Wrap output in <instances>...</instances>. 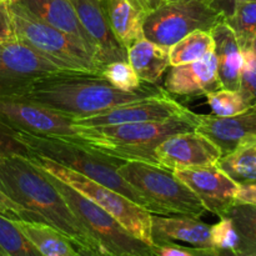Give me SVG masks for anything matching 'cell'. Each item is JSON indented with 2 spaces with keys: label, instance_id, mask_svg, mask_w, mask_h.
Here are the masks:
<instances>
[{
  "label": "cell",
  "instance_id": "1",
  "mask_svg": "<svg viewBox=\"0 0 256 256\" xmlns=\"http://www.w3.org/2000/svg\"><path fill=\"white\" fill-rule=\"evenodd\" d=\"M0 192L26 214V222L54 228L74 245L102 248L72 212L66 200L29 156L0 158Z\"/></svg>",
  "mask_w": 256,
  "mask_h": 256
},
{
  "label": "cell",
  "instance_id": "2",
  "mask_svg": "<svg viewBox=\"0 0 256 256\" xmlns=\"http://www.w3.org/2000/svg\"><path fill=\"white\" fill-rule=\"evenodd\" d=\"M164 92L162 88L148 82L135 92H124L100 75L68 72L45 78L8 95L25 98L76 120Z\"/></svg>",
  "mask_w": 256,
  "mask_h": 256
},
{
  "label": "cell",
  "instance_id": "3",
  "mask_svg": "<svg viewBox=\"0 0 256 256\" xmlns=\"http://www.w3.org/2000/svg\"><path fill=\"white\" fill-rule=\"evenodd\" d=\"M198 125L199 114L188 110L165 120L100 128L79 126V140L95 152L122 162L156 164L154 152L160 142L172 135L195 130Z\"/></svg>",
  "mask_w": 256,
  "mask_h": 256
},
{
  "label": "cell",
  "instance_id": "4",
  "mask_svg": "<svg viewBox=\"0 0 256 256\" xmlns=\"http://www.w3.org/2000/svg\"><path fill=\"white\" fill-rule=\"evenodd\" d=\"M15 134L19 142L26 146L32 156L45 158L62 166L69 168L110 189H114L140 206L145 208L142 195L118 172V168L125 162L122 160L95 152L92 148L75 140L24 132H15Z\"/></svg>",
  "mask_w": 256,
  "mask_h": 256
},
{
  "label": "cell",
  "instance_id": "5",
  "mask_svg": "<svg viewBox=\"0 0 256 256\" xmlns=\"http://www.w3.org/2000/svg\"><path fill=\"white\" fill-rule=\"evenodd\" d=\"M118 172L142 195L145 209L152 214L200 219L206 212L199 198L174 172L160 165L125 162L118 168Z\"/></svg>",
  "mask_w": 256,
  "mask_h": 256
},
{
  "label": "cell",
  "instance_id": "6",
  "mask_svg": "<svg viewBox=\"0 0 256 256\" xmlns=\"http://www.w3.org/2000/svg\"><path fill=\"white\" fill-rule=\"evenodd\" d=\"M29 159L40 169L69 185L75 192H80L82 196L109 212L132 236L142 240L149 246L154 245L152 236V212H148L145 208L140 206L114 189H110L69 168L62 166L52 160L40 156H29Z\"/></svg>",
  "mask_w": 256,
  "mask_h": 256
},
{
  "label": "cell",
  "instance_id": "7",
  "mask_svg": "<svg viewBox=\"0 0 256 256\" xmlns=\"http://www.w3.org/2000/svg\"><path fill=\"white\" fill-rule=\"evenodd\" d=\"M8 4L16 39L72 72L102 74L100 62L79 40L44 22L19 2H8Z\"/></svg>",
  "mask_w": 256,
  "mask_h": 256
},
{
  "label": "cell",
  "instance_id": "8",
  "mask_svg": "<svg viewBox=\"0 0 256 256\" xmlns=\"http://www.w3.org/2000/svg\"><path fill=\"white\" fill-rule=\"evenodd\" d=\"M224 18L210 0H165L142 20L145 39L165 48L196 30L210 32Z\"/></svg>",
  "mask_w": 256,
  "mask_h": 256
},
{
  "label": "cell",
  "instance_id": "9",
  "mask_svg": "<svg viewBox=\"0 0 256 256\" xmlns=\"http://www.w3.org/2000/svg\"><path fill=\"white\" fill-rule=\"evenodd\" d=\"M44 172L64 196L78 219L105 252L115 256H154L152 246L132 236L109 212L82 196L80 192H75L65 182L46 172Z\"/></svg>",
  "mask_w": 256,
  "mask_h": 256
},
{
  "label": "cell",
  "instance_id": "10",
  "mask_svg": "<svg viewBox=\"0 0 256 256\" xmlns=\"http://www.w3.org/2000/svg\"><path fill=\"white\" fill-rule=\"evenodd\" d=\"M76 72L19 39L0 42V94H14L54 75Z\"/></svg>",
  "mask_w": 256,
  "mask_h": 256
},
{
  "label": "cell",
  "instance_id": "11",
  "mask_svg": "<svg viewBox=\"0 0 256 256\" xmlns=\"http://www.w3.org/2000/svg\"><path fill=\"white\" fill-rule=\"evenodd\" d=\"M0 122L15 132L80 142L72 118L18 95L0 94Z\"/></svg>",
  "mask_w": 256,
  "mask_h": 256
},
{
  "label": "cell",
  "instance_id": "12",
  "mask_svg": "<svg viewBox=\"0 0 256 256\" xmlns=\"http://www.w3.org/2000/svg\"><path fill=\"white\" fill-rule=\"evenodd\" d=\"M188 110V108L170 98L169 92H164L154 96L118 105L92 116L76 119L74 120V124L84 128H100L130 122H154L184 114Z\"/></svg>",
  "mask_w": 256,
  "mask_h": 256
},
{
  "label": "cell",
  "instance_id": "13",
  "mask_svg": "<svg viewBox=\"0 0 256 256\" xmlns=\"http://www.w3.org/2000/svg\"><path fill=\"white\" fill-rule=\"evenodd\" d=\"M154 154L156 164L170 172L212 166L222 156L219 148L196 130L172 135L155 148Z\"/></svg>",
  "mask_w": 256,
  "mask_h": 256
},
{
  "label": "cell",
  "instance_id": "14",
  "mask_svg": "<svg viewBox=\"0 0 256 256\" xmlns=\"http://www.w3.org/2000/svg\"><path fill=\"white\" fill-rule=\"evenodd\" d=\"M172 172L199 198L206 212L224 218L228 210L235 205L240 184L216 165L178 169Z\"/></svg>",
  "mask_w": 256,
  "mask_h": 256
},
{
  "label": "cell",
  "instance_id": "15",
  "mask_svg": "<svg viewBox=\"0 0 256 256\" xmlns=\"http://www.w3.org/2000/svg\"><path fill=\"white\" fill-rule=\"evenodd\" d=\"M80 22L96 49V59L104 68L114 62H128L125 49L112 32L102 0H69Z\"/></svg>",
  "mask_w": 256,
  "mask_h": 256
},
{
  "label": "cell",
  "instance_id": "16",
  "mask_svg": "<svg viewBox=\"0 0 256 256\" xmlns=\"http://www.w3.org/2000/svg\"><path fill=\"white\" fill-rule=\"evenodd\" d=\"M196 132L205 135L220 149L222 156L245 142L256 140V104L234 116L199 114Z\"/></svg>",
  "mask_w": 256,
  "mask_h": 256
},
{
  "label": "cell",
  "instance_id": "17",
  "mask_svg": "<svg viewBox=\"0 0 256 256\" xmlns=\"http://www.w3.org/2000/svg\"><path fill=\"white\" fill-rule=\"evenodd\" d=\"M165 92L169 94L195 96L222 89L218 75V60L214 50L200 60L172 66L165 79Z\"/></svg>",
  "mask_w": 256,
  "mask_h": 256
},
{
  "label": "cell",
  "instance_id": "18",
  "mask_svg": "<svg viewBox=\"0 0 256 256\" xmlns=\"http://www.w3.org/2000/svg\"><path fill=\"white\" fill-rule=\"evenodd\" d=\"M152 236L154 244L182 242L192 248L214 249L212 225L202 222L198 218L152 214Z\"/></svg>",
  "mask_w": 256,
  "mask_h": 256
},
{
  "label": "cell",
  "instance_id": "19",
  "mask_svg": "<svg viewBox=\"0 0 256 256\" xmlns=\"http://www.w3.org/2000/svg\"><path fill=\"white\" fill-rule=\"evenodd\" d=\"M32 15L79 40L96 59V49L69 0H16ZM98 60V59H96ZM102 65V64H100Z\"/></svg>",
  "mask_w": 256,
  "mask_h": 256
},
{
  "label": "cell",
  "instance_id": "20",
  "mask_svg": "<svg viewBox=\"0 0 256 256\" xmlns=\"http://www.w3.org/2000/svg\"><path fill=\"white\" fill-rule=\"evenodd\" d=\"M210 32L214 40V54L218 60V75L222 88L239 90L244 58L234 32L222 19Z\"/></svg>",
  "mask_w": 256,
  "mask_h": 256
},
{
  "label": "cell",
  "instance_id": "21",
  "mask_svg": "<svg viewBox=\"0 0 256 256\" xmlns=\"http://www.w3.org/2000/svg\"><path fill=\"white\" fill-rule=\"evenodd\" d=\"M128 62L142 82L156 85L170 66L169 49L142 38L128 49Z\"/></svg>",
  "mask_w": 256,
  "mask_h": 256
},
{
  "label": "cell",
  "instance_id": "22",
  "mask_svg": "<svg viewBox=\"0 0 256 256\" xmlns=\"http://www.w3.org/2000/svg\"><path fill=\"white\" fill-rule=\"evenodd\" d=\"M102 4L112 32L125 49L144 38L142 20L145 15L132 0H102Z\"/></svg>",
  "mask_w": 256,
  "mask_h": 256
},
{
  "label": "cell",
  "instance_id": "23",
  "mask_svg": "<svg viewBox=\"0 0 256 256\" xmlns=\"http://www.w3.org/2000/svg\"><path fill=\"white\" fill-rule=\"evenodd\" d=\"M14 222L44 256H78L72 242L54 228L36 222Z\"/></svg>",
  "mask_w": 256,
  "mask_h": 256
},
{
  "label": "cell",
  "instance_id": "24",
  "mask_svg": "<svg viewBox=\"0 0 256 256\" xmlns=\"http://www.w3.org/2000/svg\"><path fill=\"white\" fill-rule=\"evenodd\" d=\"M216 166L238 184L256 182V140L245 142L220 158Z\"/></svg>",
  "mask_w": 256,
  "mask_h": 256
},
{
  "label": "cell",
  "instance_id": "25",
  "mask_svg": "<svg viewBox=\"0 0 256 256\" xmlns=\"http://www.w3.org/2000/svg\"><path fill=\"white\" fill-rule=\"evenodd\" d=\"M214 50V40L212 32L206 30H196L175 42L169 48L170 66L189 64L200 60Z\"/></svg>",
  "mask_w": 256,
  "mask_h": 256
},
{
  "label": "cell",
  "instance_id": "26",
  "mask_svg": "<svg viewBox=\"0 0 256 256\" xmlns=\"http://www.w3.org/2000/svg\"><path fill=\"white\" fill-rule=\"evenodd\" d=\"M225 216L232 220L236 230L239 242L235 252L256 256V206L235 204L228 210Z\"/></svg>",
  "mask_w": 256,
  "mask_h": 256
},
{
  "label": "cell",
  "instance_id": "27",
  "mask_svg": "<svg viewBox=\"0 0 256 256\" xmlns=\"http://www.w3.org/2000/svg\"><path fill=\"white\" fill-rule=\"evenodd\" d=\"M236 36L240 49L248 50L256 36V0H244L232 16L224 19Z\"/></svg>",
  "mask_w": 256,
  "mask_h": 256
},
{
  "label": "cell",
  "instance_id": "28",
  "mask_svg": "<svg viewBox=\"0 0 256 256\" xmlns=\"http://www.w3.org/2000/svg\"><path fill=\"white\" fill-rule=\"evenodd\" d=\"M0 250L9 256H44L14 220L0 214Z\"/></svg>",
  "mask_w": 256,
  "mask_h": 256
},
{
  "label": "cell",
  "instance_id": "29",
  "mask_svg": "<svg viewBox=\"0 0 256 256\" xmlns=\"http://www.w3.org/2000/svg\"><path fill=\"white\" fill-rule=\"evenodd\" d=\"M205 96L212 108V115L216 116H234L242 114L252 108L239 90L219 89L209 92Z\"/></svg>",
  "mask_w": 256,
  "mask_h": 256
},
{
  "label": "cell",
  "instance_id": "30",
  "mask_svg": "<svg viewBox=\"0 0 256 256\" xmlns=\"http://www.w3.org/2000/svg\"><path fill=\"white\" fill-rule=\"evenodd\" d=\"M100 75L115 88L124 92H135L144 84L129 62H114L106 64L102 68Z\"/></svg>",
  "mask_w": 256,
  "mask_h": 256
},
{
  "label": "cell",
  "instance_id": "31",
  "mask_svg": "<svg viewBox=\"0 0 256 256\" xmlns=\"http://www.w3.org/2000/svg\"><path fill=\"white\" fill-rule=\"evenodd\" d=\"M242 72H240L239 92L250 105L256 104V56L252 49L242 50Z\"/></svg>",
  "mask_w": 256,
  "mask_h": 256
},
{
  "label": "cell",
  "instance_id": "32",
  "mask_svg": "<svg viewBox=\"0 0 256 256\" xmlns=\"http://www.w3.org/2000/svg\"><path fill=\"white\" fill-rule=\"evenodd\" d=\"M212 242L214 249L232 250L235 252L238 246V234L232 222L229 218H220V222L212 225Z\"/></svg>",
  "mask_w": 256,
  "mask_h": 256
},
{
  "label": "cell",
  "instance_id": "33",
  "mask_svg": "<svg viewBox=\"0 0 256 256\" xmlns=\"http://www.w3.org/2000/svg\"><path fill=\"white\" fill-rule=\"evenodd\" d=\"M12 155L32 156L26 146L19 142L14 130L9 129L0 122V158L12 156Z\"/></svg>",
  "mask_w": 256,
  "mask_h": 256
},
{
  "label": "cell",
  "instance_id": "34",
  "mask_svg": "<svg viewBox=\"0 0 256 256\" xmlns=\"http://www.w3.org/2000/svg\"><path fill=\"white\" fill-rule=\"evenodd\" d=\"M154 256H206L208 250L200 248H188L176 242H160L152 246Z\"/></svg>",
  "mask_w": 256,
  "mask_h": 256
},
{
  "label": "cell",
  "instance_id": "35",
  "mask_svg": "<svg viewBox=\"0 0 256 256\" xmlns=\"http://www.w3.org/2000/svg\"><path fill=\"white\" fill-rule=\"evenodd\" d=\"M16 39L8 2H0V42Z\"/></svg>",
  "mask_w": 256,
  "mask_h": 256
},
{
  "label": "cell",
  "instance_id": "36",
  "mask_svg": "<svg viewBox=\"0 0 256 256\" xmlns=\"http://www.w3.org/2000/svg\"><path fill=\"white\" fill-rule=\"evenodd\" d=\"M0 214L12 220H26V214L20 206L0 192Z\"/></svg>",
  "mask_w": 256,
  "mask_h": 256
},
{
  "label": "cell",
  "instance_id": "37",
  "mask_svg": "<svg viewBox=\"0 0 256 256\" xmlns=\"http://www.w3.org/2000/svg\"><path fill=\"white\" fill-rule=\"evenodd\" d=\"M235 204H248L256 206V182L239 185L235 196Z\"/></svg>",
  "mask_w": 256,
  "mask_h": 256
},
{
  "label": "cell",
  "instance_id": "38",
  "mask_svg": "<svg viewBox=\"0 0 256 256\" xmlns=\"http://www.w3.org/2000/svg\"><path fill=\"white\" fill-rule=\"evenodd\" d=\"M244 0H210V4L224 19H226L232 16V12Z\"/></svg>",
  "mask_w": 256,
  "mask_h": 256
},
{
  "label": "cell",
  "instance_id": "39",
  "mask_svg": "<svg viewBox=\"0 0 256 256\" xmlns=\"http://www.w3.org/2000/svg\"><path fill=\"white\" fill-rule=\"evenodd\" d=\"M132 2L142 14L146 15L148 12L156 9V8L159 6L160 4H162L165 0H132Z\"/></svg>",
  "mask_w": 256,
  "mask_h": 256
},
{
  "label": "cell",
  "instance_id": "40",
  "mask_svg": "<svg viewBox=\"0 0 256 256\" xmlns=\"http://www.w3.org/2000/svg\"><path fill=\"white\" fill-rule=\"evenodd\" d=\"M74 248H75V250H76L78 256H115V255L110 254V252H105L102 248L92 249V248L82 246V245H74Z\"/></svg>",
  "mask_w": 256,
  "mask_h": 256
},
{
  "label": "cell",
  "instance_id": "41",
  "mask_svg": "<svg viewBox=\"0 0 256 256\" xmlns=\"http://www.w3.org/2000/svg\"><path fill=\"white\" fill-rule=\"evenodd\" d=\"M206 256H250V255H242V254H239V252H232V250L210 249L208 250Z\"/></svg>",
  "mask_w": 256,
  "mask_h": 256
},
{
  "label": "cell",
  "instance_id": "42",
  "mask_svg": "<svg viewBox=\"0 0 256 256\" xmlns=\"http://www.w3.org/2000/svg\"><path fill=\"white\" fill-rule=\"evenodd\" d=\"M250 49H252V52H254L255 56H256V36L254 38V40H252V48H250Z\"/></svg>",
  "mask_w": 256,
  "mask_h": 256
},
{
  "label": "cell",
  "instance_id": "43",
  "mask_svg": "<svg viewBox=\"0 0 256 256\" xmlns=\"http://www.w3.org/2000/svg\"><path fill=\"white\" fill-rule=\"evenodd\" d=\"M0 256H9L8 254H5L4 252H2V250H0Z\"/></svg>",
  "mask_w": 256,
  "mask_h": 256
},
{
  "label": "cell",
  "instance_id": "44",
  "mask_svg": "<svg viewBox=\"0 0 256 256\" xmlns=\"http://www.w3.org/2000/svg\"><path fill=\"white\" fill-rule=\"evenodd\" d=\"M9 2V0H0V2Z\"/></svg>",
  "mask_w": 256,
  "mask_h": 256
}]
</instances>
